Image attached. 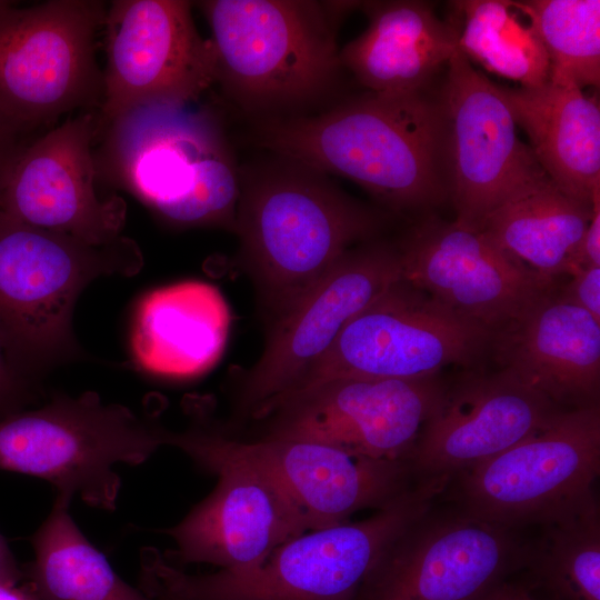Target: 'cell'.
Masks as SVG:
<instances>
[{
  "label": "cell",
  "mask_w": 600,
  "mask_h": 600,
  "mask_svg": "<svg viewBox=\"0 0 600 600\" xmlns=\"http://www.w3.org/2000/svg\"><path fill=\"white\" fill-rule=\"evenodd\" d=\"M259 138L281 158L347 178L396 210L448 197L443 111L424 90L369 91L317 116L273 119Z\"/></svg>",
  "instance_id": "1"
},
{
  "label": "cell",
  "mask_w": 600,
  "mask_h": 600,
  "mask_svg": "<svg viewBox=\"0 0 600 600\" xmlns=\"http://www.w3.org/2000/svg\"><path fill=\"white\" fill-rule=\"evenodd\" d=\"M191 103H150L99 129L98 182L132 194L173 227L234 231L240 173L218 117Z\"/></svg>",
  "instance_id": "2"
},
{
  "label": "cell",
  "mask_w": 600,
  "mask_h": 600,
  "mask_svg": "<svg viewBox=\"0 0 600 600\" xmlns=\"http://www.w3.org/2000/svg\"><path fill=\"white\" fill-rule=\"evenodd\" d=\"M379 217L326 174L282 158L240 173L234 231L242 258L276 320L289 312Z\"/></svg>",
  "instance_id": "3"
},
{
  "label": "cell",
  "mask_w": 600,
  "mask_h": 600,
  "mask_svg": "<svg viewBox=\"0 0 600 600\" xmlns=\"http://www.w3.org/2000/svg\"><path fill=\"white\" fill-rule=\"evenodd\" d=\"M449 481L420 479L372 516L307 531L248 572L190 574L147 548L141 580L188 600H358L389 547L431 510Z\"/></svg>",
  "instance_id": "4"
},
{
  "label": "cell",
  "mask_w": 600,
  "mask_h": 600,
  "mask_svg": "<svg viewBox=\"0 0 600 600\" xmlns=\"http://www.w3.org/2000/svg\"><path fill=\"white\" fill-rule=\"evenodd\" d=\"M142 266L128 237L93 244L0 210V347L9 363L34 382L77 357L72 317L80 293L100 277H131Z\"/></svg>",
  "instance_id": "5"
},
{
  "label": "cell",
  "mask_w": 600,
  "mask_h": 600,
  "mask_svg": "<svg viewBox=\"0 0 600 600\" xmlns=\"http://www.w3.org/2000/svg\"><path fill=\"white\" fill-rule=\"evenodd\" d=\"M216 82L243 108L270 111L330 91L341 62L337 24L359 2L207 0Z\"/></svg>",
  "instance_id": "6"
},
{
  "label": "cell",
  "mask_w": 600,
  "mask_h": 600,
  "mask_svg": "<svg viewBox=\"0 0 600 600\" xmlns=\"http://www.w3.org/2000/svg\"><path fill=\"white\" fill-rule=\"evenodd\" d=\"M167 430L93 391L57 394L0 420V469L43 479L57 493L112 511L121 487L114 467L148 460L166 446Z\"/></svg>",
  "instance_id": "7"
},
{
  "label": "cell",
  "mask_w": 600,
  "mask_h": 600,
  "mask_svg": "<svg viewBox=\"0 0 600 600\" xmlns=\"http://www.w3.org/2000/svg\"><path fill=\"white\" fill-rule=\"evenodd\" d=\"M196 408L184 430L167 431L166 446L183 451L218 481L206 499L167 530L177 549L162 554L179 568L210 563L231 573L248 572L307 529L276 483Z\"/></svg>",
  "instance_id": "8"
},
{
  "label": "cell",
  "mask_w": 600,
  "mask_h": 600,
  "mask_svg": "<svg viewBox=\"0 0 600 600\" xmlns=\"http://www.w3.org/2000/svg\"><path fill=\"white\" fill-rule=\"evenodd\" d=\"M107 8L99 0L28 8L0 0V113L19 131L29 136L71 111L99 110L96 37Z\"/></svg>",
  "instance_id": "9"
},
{
  "label": "cell",
  "mask_w": 600,
  "mask_h": 600,
  "mask_svg": "<svg viewBox=\"0 0 600 600\" xmlns=\"http://www.w3.org/2000/svg\"><path fill=\"white\" fill-rule=\"evenodd\" d=\"M493 333L403 276L360 311L323 358L284 398L346 377L413 380L449 366L473 367L491 352Z\"/></svg>",
  "instance_id": "10"
},
{
  "label": "cell",
  "mask_w": 600,
  "mask_h": 600,
  "mask_svg": "<svg viewBox=\"0 0 600 600\" xmlns=\"http://www.w3.org/2000/svg\"><path fill=\"white\" fill-rule=\"evenodd\" d=\"M599 404L566 409L541 430L458 473L459 510L511 529L539 523L593 491Z\"/></svg>",
  "instance_id": "11"
},
{
  "label": "cell",
  "mask_w": 600,
  "mask_h": 600,
  "mask_svg": "<svg viewBox=\"0 0 600 600\" xmlns=\"http://www.w3.org/2000/svg\"><path fill=\"white\" fill-rule=\"evenodd\" d=\"M447 67L439 100L446 127L448 196L454 221L481 231L499 207L550 178L519 138L501 87L473 68L459 49Z\"/></svg>",
  "instance_id": "12"
},
{
  "label": "cell",
  "mask_w": 600,
  "mask_h": 600,
  "mask_svg": "<svg viewBox=\"0 0 600 600\" xmlns=\"http://www.w3.org/2000/svg\"><path fill=\"white\" fill-rule=\"evenodd\" d=\"M192 4L116 0L107 8L99 129L140 106L192 103L216 82L213 46L198 32Z\"/></svg>",
  "instance_id": "13"
},
{
  "label": "cell",
  "mask_w": 600,
  "mask_h": 600,
  "mask_svg": "<svg viewBox=\"0 0 600 600\" xmlns=\"http://www.w3.org/2000/svg\"><path fill=\"white\" fill-rule=\"evenodd\" d=\"M444 389L438 376L327 380L274 404L258 420L266 426L260 437L314 441L366 458L406 461Z\"/></svg>",
  "instance_id": "14"
},
{
  "label": "cell",
  "mask_w": 600,
  "mask_h": 600,
  "mask_svg": "<svg viewBox=\"0 0 600 600\" xmlns=\"http://www.w3.org/2000/svg\"><path fill=\"white\" fill-rule=\"evenodd\" d=\"M514 532L461 510H430L389 547L358 600H483L529 559Z\"/></svg>",
  "instance_id": "15"
},
{
  "label": "cell",
  "mask_w": 600,
  "mask_h": 600,
  "mask_svg": "<svg viewBox=\"0 0 600 600\" xmlns=\"http://www.w3.org/2000/svg\"><path fill=\"white\" fill-rule=\"evenodd\" d=\"M399 250L370 244L348 250L289 312L277 319L239 394L256 420L329 351L343 328L402 277Z\"/></svg>",
  "instance_id": "16"
},
{
  "label": "cell",
  "mask_w": 600,
  "mask_h": 600,
  "mask_svg": "<svg viewBox=\"0 0 600 600\" xmlns=\"http://www.w3.org/2000/svg\"><path fill=\"white\" fill-rule=\"evenodd\" d=\"M98 110L80 111L32 139L0 194V210L24 223L93 244L122 236L127 203L97 189Z\"/></svg>",
  "instance_id": "17"
},
{
  "label": "cell",
  "mask_w": 600,
  "mask_h": 600,
  "mask_svg": "<svg viewBox=\"0 0 600 600\" xmlns=\"http://www.w3.org/2000/svg\"><path fill=\"white\" fill-rule=\"evenodd\" d=\"M398 250L403 278L493 336L558 287L481 231L434 216L416 224Z\"/></svg>",
  "instance_id": "18"
},
{
  "label": "cell",
  "mask_w": 600,
  "mask_h": 600,
  "mask_svg": "<svg viewBox=\"0 0 600 600\" xmlns=\"http://www.w3.org/2000/svg\"><path fill=\"white\" fill-rule=\"evenodd\" d=\"M563 410L507 369L471 371L446 386L406 461L414 478H453L541 430Z\"/></svg>",
  "instance_id": "19"
},
{
  "label": "cell",
  "mask_w": 600,
  "mask_h": 600,
  "mask_svg": "<svg viewBox=\"0 0 600 600\" xmlns=\"http://www.w3.org/2000/svg\"><path fill=\"white\" fill-rule=\"evenodd\" d=\"M227 436L239 454L276 483L307 531L383 508L414 484L404 460L366 458L308 440Z\"/></svg>",
  "instance_id": "20"
},
{
  "label": "cell",
  "mask_w": 600,
  "mask_h": 600,
  "mask_svg": "<svg viewBox=\"0 0 600 600\" xmlns=\"http://www.w3.org/2000/svg\"><path fill=\"white\" fill-rule=\"evenodd\" d=\"M557 288L496 333L491 352L501 368L563 409L599 404L600 321L560 299Z\"/></svg>",
  "instance_id": "21"
},
{
  "label": "cell",
  "mask_w": 600,
  "mask_h": 600,
  "mask_svg": "<svg viewBox=\"0 0 600 600\" xmlns=\"http://www.w3.org/2000/svg\"><path fill=\"white\" fill-rule=\"evenodd\" d=\"M367 29L339 52L342 67L369 91L406 94L424 90L458 49L454 19H440L426 1H363Z\"/></svg>",
  "instance_id": "22"
},
{
  "label": "cell",
  "mask_w": 600,
  "mask_h": 600,
  "mask_svg": "<svg viewBox=\"0 0 600 600\" xmlns=\"http://www.w3.org/2000/svg\"><path fill=\"white\" fill-rule=\"evenodd\" d=\"M229 328V307L218 288L196 280L169 284L138 302L130 331L131 354L149 373L197 377L220 359Z\"/></svg>",
  "instance_id": "23"
},
{
  "label": "cell",
  "mask_w": 600,
  "mask_h": 600,
  "mask_svg": "<svg viewBox=\"0 0 600 600\" xmlns=\"http://www.w3.org/2000/svg\"><path fill=\"white\" fill-rule=\"evenodd\" d=\"M538 163L567 196L592 204L600 194V107L570 81L503 88Z\"/></svg>",
  "instance_id": "24"
},
{
  "label": "cell",
  "mask_w": 600,
  "mask_h": 600,
  "mask_svg": "<svg viewBox=\"0 0 600 600\" xmlns=\"http://www.w3.org/2000/svg\"><path fill=\"white\" fill-rule=\"evenodd\" d=\"M593 203L576 200L547 179L513 197L486 220L481 232L541 280L570 276Z\"/></svg>",
  "instance_id": "25"
},
{
  "label": "cell",
  "mask_w": 600,
  "mask_h": 600,
  "mask_svg": "<svg viewBox=\"0 0 600 600\" xmlns=\"http://www.w3.org/2000/svg\"><path fill=\"white\" fill-rule=\"evenodd\" d=\"M71 497L57 493L32 536L34 561L24 586L33 600H154L122 580L73 521Z\"/></svg>",
  "instance_id": "26"
},
{
  "label": "cell",
  "mask_w": 600,
  "mask_h": 600,
  "mask_svg": "<svg viewBox=\"0 0 600 600\" xmlns=\"http://www.w3.org/2000/svg\"><path fill=\"white\" fill-rule=\"evenodd\" d=\"M458 49L487 71L537 88L550 77V63L536 26L521 1H453Z\"/></svg>",
  "instance_id": "27"
},
{
  "label": "cell",
  "mask_w": 600,
  "mask_h": 600,
  "mask_svg": "<svg viewBox=\"0 0 600 600\" xmlns=\"http://www.w3.org/2000/svg\"><path fill=\"white\" fill-rule=\"evenodd\" d=\"M538 524L532 559L549 590L562 600H600V511L593 491Z\"/></svg>",
  "instance_id": "28"
},
{
  "label": "cell",
  "mask_w": 600,
  "mask_h": 600,
  "mask_svg": "<svg viewBox=\"0 0 600 600\" xmlns=\"http://www.w3.org/2000/svg\"><path fill=\"white\" fill-rule=\"evenodd\" d=\"M547 51L552 80L600 83V1H521Z\"/></svg>",
  "instance_id": "29"
},
{
  "label": "cell",
  "mask_w": 600,
  "mask_h": 600,
  "mask_svg": "<svg viewBox=\"0 0 600 600\" xmlns=\"http://www.w3.org/2000/svg\"><path fill=\"white\" fill-rule=\"evenodd\" d=\"M569 277L568 282L558 286V297L600 321V267L581 268Z\"/></svg>",
  "instance_id": "30"
},
{
  "label": "cell",
  "mask_w": 600,
  "mask_h": 600,
  "mask_svg": "<svg viewBox=\"0 0 600 600\" xmlns=\"http://www.w3.org/2000/svg\"><path fill=\"white\" fill-rule=\"evenodd\" d=\"M37 396L34 382L9 363L0 347V420L24 410Z\"/></svg>",
  "instance_id": "31"
},
{
  "label": "cell",
  "mask_w": 600,
  "mask_h": 600,
  "mask_svg": "<svg viewBox=\"0 0 600 600\" xmlns=\"http://www.w3.org/2000/svg\"><path fill=\"white\" fill-rule=\"evenodd\" d=\"M32 141L0 113V194L23 149Z\"/></svg>",
  "instance_id": "32"
},
{
  "label": "cell",
  "mask_w": 600,
  "mask_h": 600,
  "mask_svg": "<svg viewBox=\"0 0 600 600\" xmlns=\"http://www.w3.org/2000/svg\"><path fill=\"white\" fill-rule=\"evenodd\" d=\"M586 267H600V194L593 200L592 216L579 243L571 273Z\"/></svg>",
  "instance_id": "33"
},
{
  "label": "cell",
  "mask_w": 600,
  "mask_h": 600,
  "mask_svg": "<svg viewBox=\"0 0 600 600\" xmlns=\"http://www.w3.org/2000/svg\"><path fill=\"white\" fill-rule=\"evenodd\" d=\"M24 578L6 539L0 533V583H21Z\"/></svg>",
  "instance_id": "34"
},
{
  "label": "cell",
  "mask_w": 600,
  "mask_h": 600,
  "mask_svg": "<svg viewBox=\"0 0 600 600\" xmlns=\"http://www.w3.org/2000/svg\"><path fill=\"white\" fill-rule=\"evenodd\" d=\"M483 600H534V598L522 587L502 582Z\"/></svg>",
  "instance_id": "35"
},
{
  "label": "cell",
  "mask_w": 600,
  "mask_h": 600,
  "mask_svg": "<svg viewBox=\"0 0 600 600\" xmlns=\"http://www.w3.org/2000/svg\"><path fill=\"white\" fill-rule=\"evenodd\" d=\"M0 600H33L24 583H0Z\"/></svg>",
  "instance_id": "36"
},
{
  "label": "cell",
  "mask_w": 600,
  "mask_h": 600,
  "mask_svg": "<svg viewBox=\"0 0 600 600\" xmlns=\"http://www.w3.org/2000/svg\"><path fill=\"white\" fill-rule=\"evenodd\" d=\"M140 589L154 600H188L150 582L141 581Z\"/></svg>",
  "instance_id": "37"
}]
</instances>
